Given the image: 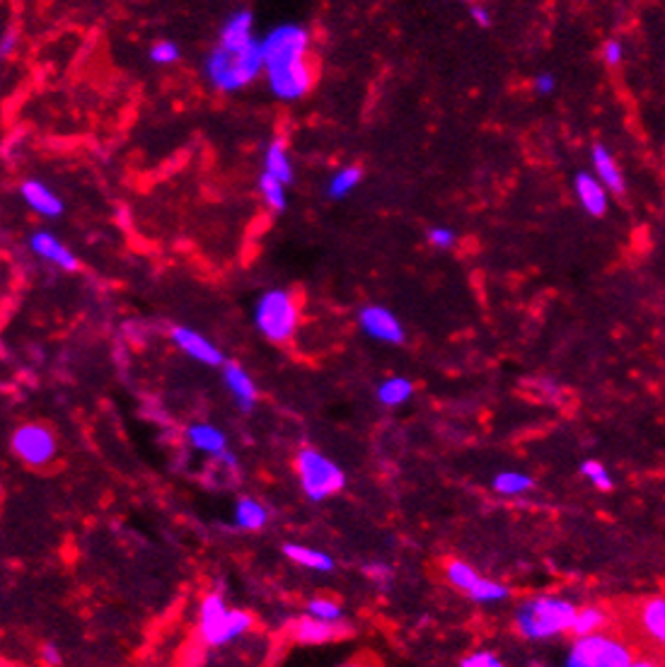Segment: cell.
I'll list each match as a JSON object with an SVG mask.
<instances>
[{
  "label": "cell",
  "instance_id": "obj_1",
  "mask_svg": "<svg viewBox=\"0 0 665 667\" xmlns=\"http://www.w3.org/2000/svg\"><path fill=\"white\" fill-rule=\"evenodd\" d=\"M264 75L277 99L295 102L315 85V65L310 61V32L301 25H278L261 39Z\"/></svg>",
  "mask_w": 665,
  "mask_h": 667
},
{
  "label": "cell",
  "instance_id": "obj_2",
  "mask_svg": "<svg viewBox=\"0 0 665 667\" xmlns=\"http://www.w3.org/2000/svg\"><path fill=\"white\" fill-rule=\"evenodd\" d=\"M264 73V46L257 37L244 46L218 44L209 51L203 61V75L216 92L230 95L252 85Z\"/></svg>",
  "mask_w": 665,
  "mask_h": 667
},
{
  "label": "cell",
  "instance_id": "obj_3",
  "mask_svg": "<svg viewBox=\"0 0 665 667\" xmlns=\"http://www.w3.org/2000/svg\"><path fill=\"white\" fill-rule=\"evenodd\" d=\"M254 627V617L247 610H237L226 603L220 593L203 595L199 603V614H196V629L206 646H226L244 634H250Z\"/></svg>",
  "mask_w": 665,
  "mask_h": 667
},
{
  "label": "cell",
  "instance_id": "obj_4",
  "mask_svg": "<svg viewBox=\"0 0 665 667\" xmlns=\"http://www.w3.org/2000/svg\"><path fill=\"white\" fill-rule=\"evenodd\" d=\"M576 607L559 597H533L516 612V629L525 638H552L568 634L576 619Z\"/></svg>",
  "mask_w": 665,
  "mask_h": 667
},
{
  "label": "cell",
  "instance_id": "obj_5",
  "mask_svg": "<svg viewBox=\"0 0 665 667\" xmlns=\"http://www.w3.org/2000/svg\"><path fill=\"white\" fill-rule=\"evenodd\" d=\"M301 325V305L291 291L271 288L254 305V326L271 343H288Z\"/></svg>",
  "mask_w": 665,
  "mask_h": 667
},
{
  "label": "cell",
  "instance_id": "obj_6",
  "mask_svg": "<svg viewBox=\"0 0 665 667\" xmlns=\"http://www.w3.org/2000/svg\"><path fill=\"white\" fill-rule=\"evenodd\" d=\"M636 658V648L627 641L625 634L605 629L576 638L567 667H629Z\"/></svg>",
  "mask_w": 665,
  "mask_h": 667
},
{
  "label": "cell",
  "instance_id": "obj_7",
  "mask_svg": "<svg viewBox=\"0 0 665 667\" xmlns=\"http://www.w3.org/2000/svg\"><path fill=\"white\" fill-rule=\"evenodd\" d=\"M295 474L303 494L312 503H322L346 486V474L339 464L315 448H301L295 455Z\"/></svg>",
  "mask_w": 665,
  "mask_h": 667
},
{
  "label": "cell",
  "instance_id": "obj_8",
  "mask_svg": "<svg viewBox=\"0 0 665 667\" xmlns=\"http://www.w3.org/2000/svg\"><path fill=\"white\" fill-rule=\"evenodd\" d=\"M10 450L22 464L32 467V469H41V467L54 462L58 443L49 426L30 421V424L17 426L13 438H10Z\"/></svg>",
  "mask_w": 665,
  "mask_h": 667
},
{
  "label": "cell",
  "instance_id": "obj_9",
  "mask_svg": "<svg viewBox=\"0 0 665 667\" xmlns=\"http://www.w3.org/2000/svg\"><path fill=\"white\" fill-rule=\"evenodd\" d=\"M627 624L636 636V641L649 646L661 658L665 653V600L663 597H644L625 610Z\"/></svg>",
  "mask_w": 665,
  "mask_h": 667
},
{
  "label": "cell",
  "instance_id": "obj_10",
  "mask_svg": "<svg viewBox=\"0 0 665 667\" xmlns=\"http://www.w3.org/2000/svg\"><path fill=\"white\" fill-rule=\"evenodd\" d=\"M358 326L361 332L373 339V342L389 343V346H399L405 343L406 332L402 322L397 319L395 312H389L388 308L382 305H365L361 312H358Z\"/></svg>",
  "mask_w": 665,
  "mask_h": 667
},
{
  "label": "cell",
  "instance_id": "obj_11",
  "mask_svg": "<svg viewBox=\"0 0 665 667\" xmlns=\"http://www.w3.org/2000/svg\"><path fill=\"white\" fill-rule=\"evenodd\" d=\"M172 343L177 346L184 356H189L196 363H201V366L209 367H218L226 366V356H223V350L216 346V343L209 339V336H203L201 332H196L192 326H172L170 332Z\"/></svg>",
  "mask_w": 665,
  "mask_h": 667
},
{
  "label": "cell",
  "instance_id": "obj_12",
  "mask_svg": "<svg viewBox=\"0 0 665 667\" xmlns=\"http://www.w3.org/2000/svg\"><path fill=\"white\" fill-rule=\"evenodd\" d=\"M349 634V627L344 621H325V619L305 617L295 619L291 624V638L301 646H325L334 643Z\"/></svg>",
  "mask_w": 665,
  "mask_h": 667
},
{
  "label": "cell",
  "instance_id": "obj_13",
  "mask_svg": "<svg viewBox=\"0 0 665 667\" xmlns=\"http://www.w3.org/2000/svg\"><path fill=\"white\" fill-rule=\"evenodd\" d=\"M574 194L578 206L591 218H605L610 211V191L605 189L595 172H576L574 177Z\"/></svg>",
  "mask_w": 665,
  "mask_h": 667
},
{
  "label": "cell",
  "instance_id": "obj_14",
  "mask_svg": "<svg viewBox=\"0 0 665 667\" xmlns=\"http://www.w3.org/2000/svg\"><path fill=\"white\" fill-rule=\"evenodd\" d=\"M30 249L32 254H37L41 261H47V264H54L56 269L61 271H78L81 266V261L71 252V247H65L61 240H58L54 232L49 230H37L32 237H30Z\"/></svg>",
  "mask_w": 665,
  "mask_h": 667
},
{
  "label": "cell",
  "instance_id": "obj_15",
  "mask_svg": "<svg viewBox=\"0 0 665 667\" xmlns=\"http://www.w3.org/2000/svg\"><path fill=\"white\" fill-rule=\"evenodd\" d=\"M20 196L27 204V208L39 213L41 218H61L65 211L64 198L41 180H25L20 184Z\"/></svg>",
  "mask_w": 665,
  "mask_h": 667
},
{
  "label": "cell",
  "instance_id": "obj_16",
  "mask_svg": "<svg viewBox=\"0 0 665 667\" xmlns=\"http://www.w3.org/2000/svg\"><path fill=\"white\" fill-rule=\"evenodd\" d=\"M223 367V384L226 390L230 392V397L237 404L240 411H252L260 401V392H257V384L252 380V375L244 370L243 366L237 363H226Z\"/></svg>",
  "mask_w": 665,
  "mask_h": 667
},
{
  "label": "cell",
  "instance_id": "obj_17",
  "mask_svg": "<svg viewBox=\"0 0 665 667\" xmlns=\"http://www.w3.org/2000/svg\"><path fill=\"white\" fill-rule=\"evenodd\" d=\"M591 163H593V172H595V177L605 184L610 194L615 196H625L627 194V180H625V172L622 167L617 165L615 155L610 150L605 143H595L591 148Z\"/></svg>",
  "mask_w": 665,
  "mask_h": 667
},
{
  "label": "cell",
  "instance_id": "obj_18",
  "mask_svg": "<svg viewBox=\"0 0 665 667\" xmlns=\"http://www.w3.org/2000/svg\"><path fill=\"white\" fill-rule=\"evenodd\" d=\"M184 435H187V443L196 452L213 457V460H220L226 452H230L227 450V435L220 431L218 426L199 421V424L189 426Z\"/></svg>",
  "mask_w": 665,
  "mask_h": 667
},
{
  "label": "cell",
  "instance_id": "obj_19",
  "mask_svg": "<svg viewBox=\"0 0 665 667\" xmlns=\"http://www.w3.org/2000/svg\"><path fill=\"white\" fill-rule=\"evenodd\" d=\"M254 39H257V34H254V15H252L250 10H235L223 22V27H220L218 44H226V46H244V44H250Z\"/></svg>",
  "mask_w": 665,
  "mask_h": 667
},
{
  "label": "cell",
  "instance_id": "obj_20",
  "mask_svg": "<svg viewBox=\"0 0 665 667\" xmlns=\"http://www.w3.org/2000/svg\"><path fill=\"white\" fill-rule=\"evenodd\" d=\"M284 556L288 561L295 563V566L315 570V573H332L334 566H337L332 556L322 552V549H315V546L308 545H295V542L284 545Z\"/></svg>",
  "mask_w": 665,
  "mask_h": 667
},
{
  "label": "cell",
  "instance_id": "obj_21",
  "mask_svg": "<svg viewBox=\"0 0 665 667\" xmlns=\"http://www.w3.org/2000/svg\"><path fill=\"white\" fill-rule=\"evenodd\" d=\"M271 177H277L278 182H284L286 187H291L295 180V167H293L291 153L281 139H274L264 150V170Z\"/></svg>",
  "mask_w": 665,
  "mask_h": 667
},
{
  "label": "cell",
  "instance_id": "obj_22",
  "mask_svg": "<svg viewBox=\"0 0 665 667\" xmlns=\"http://www.w3.org/2000/svg\"><path fill=\"white\" fill-rule=\"evenodd\" d=\"M412 397H414V383L405 375H389L375 387V399L388 409L402 407Z\"/></svg>",
  "mask_w": 665,
  "mask_h": 667
},
{
  "label": "cell",
  "instance_id": "obj_23",
  "mask_svg": "<svg viewBox=\"0 0 665 667\" xmlns=\"http://www.w3.org/2000/svg\"><path fill=\"white\" fill-rule=\"evenodd\" d=\"M233 522H235V528L243 529V532H260V529L267 528L269 522L267 505L260 503L257 498H240L235 503V508H233Z\"/></svg>",
  "mask_w": 665,
  "mask_h": 667
},
{
  "label": "cell",
  "instance_id": "obj_24",
  "mask_svg": "<svg viewBox=\"0 0 665 667\" xmlns=\"http://www.w3.org/2000/svg\"><path fill=\"white\" fill-rule=\"evenodd\" d=\"M612 627V617L610 612L601 610V607H584V610L576 612V619H574V627L568 634H574L576 638L581 636H591L598 634V631H605V629Z\"/></svg>",
  "mask_w": 665,
  "mask_h": 667
},
{
  "label": "cell",
  "instance_id": "obj_25",
  "mask_svg": "<svg viewBox=\"0 0 665 667\" xmlns=\"http://www.w3.org/2000/svg\"><path fill=\"white\" fill-rule=\"evenodd\" d=\"M361 180H363V170L358 165H346V167H341V170H337L329 177L327 196L334 198V201H341V198H346L361 184Z\"/></svg>",
  "mask_w": 665,
  "mask_h": 667
},
{
  "label": "cell",
  "instance_id": "obj_26",
  "mask_svg": "<svg viewBox=\"0 0 665 667\" xmlns=\"http://www.w3.org/2000/svg\"><path fill=\"white\" fill-rule=\"evenodd\" d=\"M446 578L455 590H460L465 595H470L472 587L482 580L479 570L467 561H463V559H453V561L446 563Z\"/></svg>",
  "mask_w": 665,
  "mask_h": 667
},
{
  "label": "cell",
  "instance_id": "obj_27",
  "mask_svg": "<svg viewBox=\"0 0 665 667\" xmlns=\"http://www.w3.org/2000/svg\"><path fill=\"white\" fill-rule=\"evenodd\" d=\"M284 182H278L277 177H271L267 172L260 174V194L264 198V204L271 208V211H286L288 208V191H286Z\"/></svg>",
  "mask_w": 665,
  "mask_h": 667
},
{
  "label": "cell",
  "instance_id": "obj_28",
  "mask_svg": "<svg viewBox=\"0 0 665 667\" xmlns=\"http://www.w3.org/2000/svg\"><path fill=\"white\" fill-rule=\"evenodd\" d=\"M305 614L317 619H325V621H344V607H341L339 600H334L329 595H317V597H310L308 604H305Z\"/></svg>",
  "mask_w": 665,
  "mask_h": 667
},
{
  "label": "cell",
  "instance_id": "obj_29",
  "mask_svg": "<svg viewBox=\"0 0 665 667\" xmlns=\"http://www.w3.org/2000/svg\"><path fill=\"white\" fill-rule=\"evenodd\" d=\"M533 488V479L523 472H501L496 474L494 491L501 496H520Z\"/></svg>",
  "mask_w": 665,
  "mask_h": 667
},
{
  "label": "cell",
  "instance_id": "obj_30",
  "mask_svg": "<svg viewBox=\"0 0 665 667\" xmlns=\"http://www.w3.org/2000/svg\"><path fill=\"white\" fill-rule=\"evenodd\" d=\"M470 600L479 604H491V603H501L508 597V587L496 583V580H489V578H482L477 586L472 587V593L467 595Z\"/></svg>",
  "mask_w": 665,
  "mask_h": 667
},
{
  "label": "cell",
  "instance_id": "obj_31",
  "mask_svg": "<svg viewBox=\"0 0 665 667\" xmlns=\"http://www.w3.org/2000/svg\"><path fill=\"white\" fill-rule=\"evenodd\" d=\"M148 58H150V63L153 65H172L177 63L179 58H182V51H179V44L172 39H163V41H155L150 51H148Z\"/></svg>",
  "mask_w": 665,
  "mask_h": 667
},
{
  "label": "cell",
  "instance_id": "obj_32",
  "mask_svg": "<svg viewBox=\"0 0 665 667\" xmlns=\"http://www.w3.org/2000/svg\"><path fill=\"white\" fill-rule=\"evenodd\" d=\"M581 472H584L585 477H588V479L595 484V486L601 488V491H610V488H612V479H610L608 469H605L601 462H595V460H588V462L581 467Z\"/></svg>",
  "mask_w": 665,
  "mask_h": 667
},
{
  "label": "cell",
  "instance_id": "obj_33",
  "mask_svg": "<svg viewBox=\"0 0 665 667\" xmlns=\"http://www.w3.org/2000/svg\"><path fill=\"white\" fill-rule=\"evenodd\" d=\"M601 58H602V63L608 65V68H617V65H622V61H625V44H622L619 39H608L605 44H602Z\"/></svg>",
  "mask_w": 665,
  "mask_h": 667
},
{
  "label": "cell",
  "instance_id": "obj_34",
  "mask_svg": "<svg viewBox=\"0 0 665 667\" xmlns=\"http://www.w3.org/2000/svg\"><path fill=\"white\" fill-rule=\"evenodd\" d=\"M429 242L433 249H450L457 242V235H455L453 228H446V225H436V228L429 230Z\"/></svg>",
  "mask_w": 665,
  "mask_h": 667
},
{
  "label": "cell",
  "instance_id": "obj_35",
  "mask_svg": "<svg viewBox=\"0 0 665 667\" xmlns=\"http://www.w3.org/2000/svg\"><path fill=\"white\" fill-rule=\"evenodd\" d=\"M460 667H506L499 655L489 651H474L460 660Z\"/></svg>",
  "mask_w": 665,
  "mask_h": 667
},
{
  "label": "cell",
  "instance_id": "obj_36",
  "mask_svg": "<svg viewBox=\"0 0 665 667\" xmlns=\"http://www.w3.org/2000/svg\"><path fill=\"white\" fill-rule=\"evenodd\" d=\"M533 88H535L537 95H552L557 90V78L552 73H537L535 80H533Z\"/></svg>",
  "mask_w": 665,
  "mask_h": 667
},
{
  "label": "cell",
  "instance_id": "obj_37",
  "mask_svg": "<svg viewBox=\"0 0 665 667\" xmlns=\"http://www.w3.org/2000/svg\"><path fill=\"white\" fill-rule=\"evenodd\" d=\"M470 15H472V20H474V25L482 27V30L491 27V13H489L484 5H479V3H472Z\"/></svg>",
  "mask_w": 665,
  "mask_h": 667
},
{
  "label": "cell",
  "instance_id": "obj_38",
  "mask_svg": "<svg viewBox=\"0 0 665 667\" xmlns=\"http://www.w3.org/2000/svg\"><path fill=\"white\" fill-rule=\"evenodd\" d=\"M41 660H44V665L49 667H58L61 665V653L54 643H47L44 648H41Z\"/></svg>",
  "mask_w": 665,
  "mask_h": 667
},
{
  "label": "cell",
  "instance_id": "obj_39",
  "mask_svg": "<svg viewBox=\"0 0 665 667\" xmlns=\"http://www.w3.org/2000/svg\"><path fill=\"white\" fill-rule=\"evenodd\" d=\"M17 46V37L13 32H3V37H0V56L3 58H8L13 56V51H15Z\"/></svg>",
  "mask_w": 665,
  "mask_h": 667
},
{
  "label": "cell",
  "instance_id": "obj_40",
  "mask_svg": "<svg viewBox=\"0 0 665 667\" xmlns=\"http://www.w3.org/2000/svg\"><path fill=\"white\" fill-rule=\"evenodd\" d=\"M365 573L380 583V580H385V578L389 576V569L388 566H382V563H368V566H365Z\"/></svg>",
  "mask_w": 665,
  "mask_h": 667
},
{
  "label": "cell",
  "instance_id": "obj_41",
  "mask_svg": "<svg viewBox=\"0 0 665 667\" xmlns=\"http://www.w3.org/2000/svg\"><path fill=\"white\" fill-rule=\"evenodd\" d=\"M629 667H663V663H658L656 658H636Z\"/></svg>",
  "mask_w": 665,
  "mask_h": 667
},
{
  "label": "cell",
  "instance_id": "obj_42",
  "mask_svg": "<svg viewBox=\"0 0 665 667\" xmlns=\"http://www.w3.org/2000/svg\"><path fill=\"white\" fill-rule=\"evenodd\" d=\"M339 667H373L371 663H365V660L356 658V660H346V663H341Z\"/></svg>",
  "mask_w": 665,
  "mask_h": 667
},
{
  "label": "cell",
  "instance_id": "obj_43",
  "mask_svg": "<svg viewBox=\"0 0 665 667\" xmlns=\"http://www.w3.org/2000/svg\"><path fill=\"white\" fill-rule=\"evenodd\" d=\"M465 3H474V0H465Z\"/></svg>",
  "mask_w": 665,
  "mask_h": 667
},
{
  "label": "cell",
  "instance_id": "obj_44",
  "mask_svg": "<svg viewBox=\"0 0 665 667\" xmlns=\"http://www.w3.org/2000/svg\"><path fill=\"white\" fill-rule=\"evenodd\" d=\"M663 667H665V663H663Z\"/></svg>",
  "mask_w": 665,
  "mask_h": 667
}]
</instances>
